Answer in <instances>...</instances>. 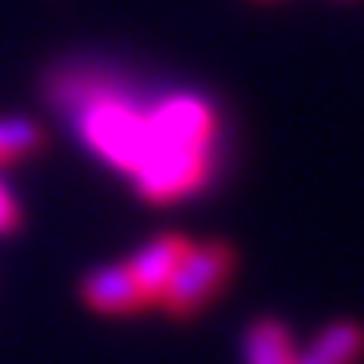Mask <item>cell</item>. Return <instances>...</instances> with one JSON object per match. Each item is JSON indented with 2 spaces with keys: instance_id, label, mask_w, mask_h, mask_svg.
Listing matches in <instances>:
<instances>
[{
  "instance_id": "1",
  "label": "cell",
  "mask_w": 364,
  "mask_h": 364,
  "mask_svg": "<svg viewBox=\"0 0 364 364\" xmlns=\"http://www.w3.org/2000/svg\"><path fill=\"white\" fill-rule=\"evenodd\" d=\"M229 272H232V248L225 245V240L190 245L178 259V267L171 272L163 294H159V306L171 310V314H178V318L198 314V310L225 287Z\"/></svg>"
},
{
  "instance_id": "2",
  "label": "cell",
  "mask_w": 364,
  "mask_h": 364,
  "mask_svg": "<svg viewBox=\"0 0 364 364\" xmlns=\"http://www.w3.org/2000/svg\"><path fill=\"white\" fill-rule=\"evenodd\" d=\"M82 132L101 155H109L112 163H120V167H128V171L140 167V159L155 144L147 120L136 117L128 105H120V101H112V97H101V101H93V105H85Z\"/></svg>"
},
{
  "instance_id": "3",
  "label": "cell",
  "mask_w": 364,
  "mask_h": 364,
  "mask_svg": "<svg viewBox=\"0 0 364 364\" xmlns=\"http://www.w3.org/2000/svg\"><path fill=\"white\" fill-rule=\"evenodd\" d=\"M147 202H171V198L194 190L205 175V147H171L151 144V151L132 171Z\"/></svg>"
},
{
  "instance_id": "4",
  "label": "cell",
  "mask_w": 364,
  "mask_h": 364,
  "mask_svg": "<svg viewBox=\"0 0 364 364\" xmlns=\"http://www.w3.org/2000/svg\"><path fill=\"white\" fill-rule=\"evenodd\" d=\"M155 144L171 147H205L213 136V109L202 97H175L163 101L159 109L147 117Z\"/></svg>"
},
{
  "instance_id": "5",
  "label": "cell",
  "mask_w": 364,
  "mask_h": 364,
  "mask_svg": "<svg viewBox=\"0 0 364 364\" xmlns=\"http://www.w3.org/2000/svg\"><path fill=\"white\" fill-rule=\"evenodd\" d=\"M186 248H190L186 237H178V232H163V237H155L151 245L140 248V252L128 259V272H132V279L140 283L147 306L159 302V294H163V287H167L171 272L178 267V259H182Z\"/></svg>"
},
{
  "instance_id": "6",
  "label": "cell",
  "mask_w": 364,
  "mask_h": 364,
  "mask_svg": "<svg viewBox=\"0 0 364 364\" xmlns=\"http://www.w3.org/2000/svg\"><path fill=\"white\" fill-rule=\"evenodd\" d=\"M82 299L90 302L97 314H132V310L147 306V299H144L140 283L132 279L128 264L97 267V272L82 283Z\"/></svg>"
},
{
  "instance_id": "7",
  "label": "cell",
  "mask_w": 364,
  "mask_h": 364,
  "mask_svg": "<svg viewBox=\"0 0 364 364\" xmlns=\"http://www.w3.org/2000/svg\"><path fill=\"white\" fill-rule=\"evenodd\" d=\"M294 349L287 329L272 318H259V322L248 326L245 333V364H291Z\"/></svg>"
},
{
  "instance_id": "8",
  "label": "cell",
  "mask_w": 364,
  "mask_h": 364,
  "mask_svg": "<svg viewBox=\"0 0 364 364\" xmlns=\"http://www.w3.org/2000/svg\"><path fill=\"white\" fill-rule=\"evenodd\" d=\"M314 353L329 364H357L364 357V326L357 322H333L318 333Z\"/></svg>"
},
{
  "instance_id": "9",
  "label": "cell",
  "mask_w": 364,
  "mask_h": 364,
  "mask_svg": "<svg viewBox=\"0 0 364 364\" xmlns=\"http://www.w3.org/2000/svg\"><path fill=\"white\" fill-rule=\"evenodd\" d=\"M47 144V132L28 117H4L0 120V159H23Z\"/></svg>"
},
{
  "instance_id": "10",
  "label": "cell",
  "mask_w": 364,
  "mask_h": 364,
  "mask_svg": "<svg viewBox=\"0 0 364 364\" xmlns=\"http://www.w3.org/2000/svg\"><path fill=\"white\" fill-rule=\"evenodd\" d=\"M20 225V213H16V202L8 198V190L0 186V232H12Z\"/></svg>"
},
{
  "instance_id": "11",
  "label": "cell",
  "mask_w": 364,
  "mask_h": 364,
  "mask_svg": "<svg viewBox=\"0 0 364 364\" xmlns=\"http://www.w3.org/2000/svg\"><path fill=\"white\" fill-rule=\"evenodd\" d=\"M291 364H329V360H322V357H318L314 349H310V353H302V357H294Z\"/></svg>"
}]
</instances>
